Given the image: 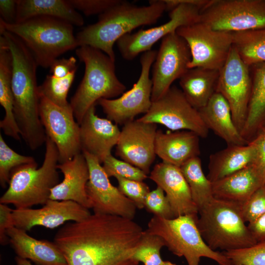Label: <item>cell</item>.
Here are the masks:
<instances>
[{"instance_id": "277c9868", "label": "cell", "mask_w": 265, "mask_h": 265, "mask_svg": "<svg viewBox=\"0 0 265 265\" xmlns=\"http://www.w3.org/2000/svg\"><path fill=\"white\" fill-rule=\"evenodd\" d=\"M19 37L31 52L38 66L50 68L61 54L79 47L73 26L49 17H34L7 24L0 19V30Z\"/></svg>"}, {"instance_id": "7bdbcfd3", "label": "cell", "mask_w": 265, "mask_h": 265, "mask_svg": "<svg viewBox=\"0 0 265 265\" xmlns=\"http://www.w3.org/2000/svg\"><path fill=\"white\" fill-rule=\"evenodd\" d=\"M50 73L55 77L62 78L73 71H77V60L74 56L68 58L57 59L52 64Z\"/></svg>"}, {"instance_id": "d4e9b609", "label": "cell", "mask_w": 265, "mask_h": 265, "mask_svg": "<svg viewBox=\"0 0 265 265\" xmlns=\"http://www.w3.org/2000/svg\"><path fill=\"white\" fill-rule=\"evenodd\" d=\"M212 184L214 198L241 206L265 182L251 164Z\"/></svg>"}, {"instance_id": "f35d334b", "label": "cell", "mask_w": 265, "mask_h": 265, "mask_svg": "<svg viewBox=\"0 0 265 265\" xmlns=\"http://www.w3.org/2000/svg\"><path fill=\"white\" fill-rule=\"evenodd\" d=\"M118 188L121 192L131 200L137 208H144L145 199L150 191L148 186L143 181L118 178Z\"/></svg>"}, {"instance_id": "4fadbf2b", "label": "cell", "mask_w": 265, "mask_h": 265, "mask_svg": "<svg viewBox=\"0 0 265 265\" xmlns=\"http://www.w3.org/2000/svg\"><path fill=\"white\" fill-rule=\"evenodd\" d=\"M157 54L152 50L145 52L141 56V70L139 77L133 86L116 99H101L99 105L106 114V118L118 125L133 121L137 115L147 113L152 101V81L150 72Z\"/></svg>"}, {"instance_id": "30bf717a", "label": "cell", "mask_w": 265, "mask_h": 265, "mask_svg": "<svg viewBox=\"0 0 265 265\" xmlns=\"http://www.w3.org/2000/svg\"><path fill=\"white\" fill-rule=\"evenodd\" d=\"M199 21L230 32L265 28V0H210Z\"/></svg>"}, {"instance_id": "bcb514c9", "label": "cell", "mask_w": 265, "mask_h": 265, "mask_svg": "<svg viewBox=\"0 0 265 265\" xmlns=\"http://www.w3.org/2000/svg\"><path fill=\"white\" fill-rule=\"evenodd\" d=\"M247 227L257 243L265 241V213L248 223Z\"/></svg>"}, {"instance_id": "74e56055", "label": "cell", "mask_w": 265, "mask_h": 265, "mask_svg": "<svg viewBox=\"0 0 265 265\" xmlns=\"http://www.w3.org/2000/svg\"><path fill=\"white\" fill-rule=\"evenodd\" d=\"M144 208L155 216L165 219L175 218L164 192L159 186L147 194Z\"/></svg>"}, {"instance_id": "7dc6e473", "label": "cell", "mask_w": 265, "mask_h": 265, "mask_svg": "<svg viewBox=\"0 0 265 265\" xmlns=\"http://www.w3.org/2000/svg\"><path fill=\"white\" fill-rule=\"evenodd\" d=\"M17 265H32L28 260L21 258L18 256L15 257Z\"/></svg>"}, {"instance_id": "7402d4cb", "label": "cell", "mask_w": 265, "mask_h": 265, "mask_svg": "<svg viewBox=\"0 0 265 265\" xmlns=\"http://www.w3.org/2000/svg\"><path fill=\"white\" fill-rule=\"evenodd\" d=\"M57 168L62 173L64 178L51 189L49 199L72 201L90 209L86 193L89 171L83 153L78 154L70 160L58 163Z\"/></svg>"}, {"instance_id": "8d00e7d4", "label": "cell", "mask_w": 265, "mask_h": 265, "mask_svg": "<svg viewBox=\"0 0 265 265\" xmlns=\"http://www.w3.org/2000/svg\"><path fill=\"white\" fill-rule=\"evenodd\" d=\"M222 253L233 265H265V241L247 248Z\"/></svg>"}, {"instance_id": "d6986e66", "label": "cell", "mask_w": 265, "mask_h": 265, "mask_svg": "<svg viewBox=\"0 0 265 265\" xmlns=\"http://www.w3.org/2000/svg\"><path fill=\"white\" fill-rule=\"evenodd\" d=\"M90 214L88 209L74 201L50 199L40 209L12 211L14 226L26 232L35 226L54 229L67 221H81Z\"/></svg>"}, {"instance_id": "52a82bcc", "label": "cell", "mask_w": 265, "mask_h": 265, "mask_svg": "<svg viewBox=\"0 0 265 265\" xmlns=\"http://www.w3.org/2000/svg\"><path fill=\"white\" fill-rule=\"evenodd\" d=\"M198 213V229L212 250H237L257 243L245 225L239 205L213 197Z\"/></svg>"}, {"instance_id": "60d3db41", "label": "cell", "mask_w": 265, "mask_h": 265, "mask_svg": "<svg viewBox=\"0 0 265 265\" xmlns=\"http://www.w3.org/2000/svg\"><path fill=\"white\" fill-rule=\"evenodd\" d=\"M77 10L86 16L100 15L119 3L121 0H68Z\"/></svg>"}, {"instance_id": "7c38bea8", "label": "cell", "mask_w": 265, "mask_h": 265, "mask_svg": "<svg viewBox=\"0 0 265 265\" xmlns=\"http://www.w3.org/2000/svg\"><path fill=\"white\" fill-rule=\"evenodd\" d=\"M138 119L160 124L172 131H191L202 138L207 137L209 132L199 110L188 103L181 89L174 85L152 102L148 111Z\"/></svg>"}, {"instance_id": "d6a6232c", "label": "cell", "mask_w": 265, "mask_h": 265, "mask_svg": "<svg viewBox=\"0 0 265 265\" xmlns=\"http://www.w3.org/2000/svg\"><path fill=\"white\" fill-rule=\"evenodd\" d=\"M76 71L69 73L64 77L58 78L47 75L43 82L38 86L40 97H43L54 104L60 106L70 105L67 97L73 82Z\"/></svg>"}, {"instance_id": "681fc988", "label": "cell", "mask_w": 265, "mask_h": 265, "mask_svg": "<svg viewBox=\"0 0 265 265\" xmlns=\"http://www.w3.org/2000/svg\"><path fill=\"white\" fill-rule=\"evenodd\" d=\"M264 126H265V123L264 125L263 126V127H264ZM263 127H262V128H263Z\"/></svg>"}, {"instance_id": "f6af8a7d", "label": "cell", "mask_w": 265, "mask_h": 265, "mask_svg": "<svg viewBox=\"0 0 265 265\" xmlns=\"http://www.w3.org/2000/svg\"><path fill=\"white\" fill-rule=\"evenodd\" d=\"M17 11V0H0V19L7 24L16 22Z\"/></svg>"}, {"instance_id": "e575fe53", "label": "cell", "mask_w": 265, "mask_h": 265, "mask_svg": "<svg viewBox=\"0 0 265 265\" xmlns=\"http://www.w3.org/2000/svg\"><path fill=\"white\" fill-rule=\"evenodd\" d=\"M36 162L30 156L20 155L12 150L0 134V184L5 188L12 171L21 165Z\"/></svg>"}, {"instance_id": "5b68a950", "label": "cell", "mask_w": 265, "mask_h": 265, "mask_svg": "<svg viewBox=\"0 0 265 265\" xmlns=\"http://www.w3.org/2000/svg\"><path fill=\"white\" fill-rule=\"evenodd\" d=\"M76 54L85 65L82 80L70 103L80 125L87 110L99 100L118 97L126 87L116 75L115 61L102 51L83 46L76 49Z\"/></svg>"}, {"instance_id": "ac0fdd59", "label": "cell", "mask_w": 265, "mask_h": 265, "mask_svg": "<svg viewBox=\"0 0 265 265\" xmlns=\"http://www.w3.org/2000/svg\"><path fill=\"white\" fill-rule=\"evenodd\" d=\"M157 124L138 119L125 124L121 130L115 154L146 174L155 157Z\"/></svg>"}, {"instance_id": "44dd1931", "label": "cell", "mask_w": 265, "mask_h": 265, "mask_svg": "<svg viewBox=\"0 0 265 265\" xmlns=\"http://www.w3.org/2000/svg\"><path fill=\"white\" fill-rule=\"evenodd\" d=\"M149 178L165 193L175 217L184 215L198 216V208L180 167L159 163L151 171Z\"/></svg>"}, {"instance_id": "83f0119b", "label": "cell", "mask_w": 265, "mask_h": 265, "mask_svg": "<svg viewBox=\"0 0 265 265\" xmlns=\"http://www.w3.org/2000/svg\"><path fill=\"white\" fill-rule=\"evenodd\" d=\"M17 3L15 23L39 16L55 18L79 26L84 23L82 15L68 0H17Z\"/></svg>"}, {"instance_id": "9a60e30c", "label": "cell", "mask_w": 265, "mask_h": 265, "mask_svg": "<svg viewBox=\"0 0 265 265\" xmlns=\"http://www.w3.org/2000/svg\"><path fill=\"white\" fill-rule=\"evenodd\" d=\"M191 60L188 44L176 32L162 39L153 66L152 102L162 96L172 83L185 74Z\"/></svg>"}, {"instance_id": "8fae6325", "label": "cell", "mask_w": 265, "mask_h": 265, "mask_svg": "<svg viewBox=\"0 0 265 265\" xmlns=\"http://www.w3.org/2000/svg\"><path fill=\"white\" fill-rule=\"evenodd\" d=\"M176 33L189 46L191 54L189 69L220 70L233 46V32L213 29L200 21L180 27Z\"/></svg>"}, {"instance_id": "1f68e13d", "label": "cell", "mask_w": 265, "mask_h": 265, "mask_svg": "<svg viewBox=\"0 0 265 265\" xmlns=\"http://www.w3.org/2000/svg\"><path fill=\"white\" fill-rule=\"evenodd\" d=\"M180 168L199 210L213 198L212 182L205 175L199 157L188 160Z\"/></svg>"}, {"instance_id": "e0dca14e", "label": "cell", "mask_w": 265, "mask_h": 265, "mask_svg": "<svg viewBox=\"0 0 265 265\" xmlns=\"http://www.w3.org/2000/svg\"><path fill=\"white\" fill-rule=\"evenodd\" d=\"M39 114L46 135L57 148L58 163L70 160L81 153L80 125L75 120L70 104L64 107L60 106L41 97Z\"/></svg>"}, {"instance_id": "4316f807", "label": "cell", "mask_w": 265, "mask_h": 265, "mask_svg": "<svg viewBox=\"0 0 265 265\" xmlns=\"http://www.w3.org/2000/svg\"><path fill=\"white\" fill-rule=\"evenodd\" d=\"M256 155L253 141L243 145H228L211 155L207 177L212 183L222 179L252 164Z\"/></svg>"}, {"instance_id": "ba28073f", "label": "cell", "mask_w": 265, "mask_h": 265, "mask_svg": "<svg viewBox=\"0 0 265 265\" xmlns=\"http://www.w3.org/2000/svg\"><path fill=\"white\" fill-rule=\"evenodd\" d=\"M197 218L184 215L165 219L154 215L146 230L160 237L174 255L184 257L188 265H199L201 257L213 260L219 265H233L223 253L212 250L204 241L196 224Z\"/></svg>"}, {"instance_id": "3957f363", "label": "cell", "mask_w": 265, "mask_h": 265, "mask_svg": "<svg viewBox=\"0 0 265 265\" xmlns=\"http://www.w3.org/2000/svg\"><path fill=\"white\" fill-rule=\"evenodd\" d=\"M166 11L164 0H150L138 6L125 0L99 15L98 21L77 34L79 47L88 46L102 51L115 61L113 46L123 36L135 28L157 23Z\"/></svg>"}, {"instance_id": "c3c4849f", "label": "cell", "mask_w": 265, "mask_h": 265, "mask_svg": "<svg viewBox=\"0 0 265 265\" xmlns=\"http://www.w3.org/2000/svg\"><path fill=\"white\" fill-rule=\"evenodd\" d=\"M163 265H176L175 264H174L170 261H164Z\"/></svg>"}, {"instance_id": "603a6c76", "label": "cell", "mask_w": 265, "mask_h": 265, "mask_svg": "<svg viewBox=\"0 0 265 265\" xmlns=\"http://www.w3.org/2000/svg\"><path fill=\"white\" fill-rule=\"evenodd\" d=\"M200 136L189 131L164 132L158 130L155 153L162 162L180 167L200 154Z\"/></svg>"}, {"instance_id": "4dcf8cb0", "label": "cell", "mask_w": 265, "mask_h": 265, "mask_svg": "<svg viewBox=\"0 0 265 265\" xmlns=\"http://www.w3.org/2000/svg\"><path fill=\"white\" fill-rule=\"evenodd\" d=\"M233 46L248 66L265 62V28L233 32Z\"/></svg>"}, {"instance_id": "836d02e7", "label": "cell", "mask_w": 265, "mask_h": 265, "mask_svg": "<svg viewBox=\"0 0 265 265\" xmlns=\"http://www.w3.org/2000/svg\"><path fill=\"white\" fill-rule=\"evenodd\" d=\"M164 246L160 237L146 230L132 257L144 265H163L164 261L160 256V250Z\"/></svg>"}, {"instance_id": "ffe728a7", "label": "cell", "mask_w": 265, "mask_h": 265, "mask_svg": "<svg viewBox=\"0 0 265 265\" xmlns=\"http://www.w3.org/2000/svg\"><path fill=\"white\" fill-rule=\"evenodd\" d=\"M95 106L87 110L80 124V142L81 152L92 155L102 163L111 154L121 130L108 119L99 117Z\"/></svg>"}, {"instance_id": "9c48e42d", "label": "cell", "mask_w": 265, "mask_h": 265, "mask_svg": "<svg viewBox=\"0 0 265 265\" xmlns=\"http://www.w3.org/2000/svg\"><path fill=\"white\" fill-rule=\"evenodd\" d=\"M210 0H164L170 20L158 26L128 33L116 42L122 57L132 60L140 53L151 50L159 39L176 32L180 27L199 22L201 9Z\"/></svg>"}, {"instance_id": "8992f818", "label": "cell", "mask_w": 265, "mask_h": 265, "mask_svg": "<svg viewBox=\"0 0 265 265\" xmlns=\"http://www.w3.org/2000/svg\"><path fill=\"white\" fill-rule=\"evenodd\" d=\"M46 151L42 165L36 162L14 169L8 187L0 198V203L12 204L15 209L44 205L49 199L51 189L59 181L57 171L59 153L55 143L46 135Z\"/></svg>"}, {"instance_id": "ab89813d", "label": "cell", "mask_w": 265, "mask_h": 265, "mask_svg": "<svg viewBox=\"0 0 265 265\" xmlns=\"http://www.w3.org/2000/svg\"><path fill=\"white\" fill-rule=\"evenodd\" d=\"M240 209L245 222L250 223L265 213V184L256 190Z\"/></svg>"}, {"instance_id": "5bb4252c", "label": "cell", "mask_w": 265, "mask_h": 265, "mask_svg": "<svg viewBox=\"0 0 265 265\" xmlns=\"http://www.w3.org/2000/svg\"><path fill=\"white\" fill-rule=\"evenodd\" d=\"M251 88L250 67L242 61L233 46L219 70L216 92L229 104L233 121L240 132L245 122Z\"/></svg>"}, {"instance_id": "d590c367", "label": "cell", "mask_w": 265, "mask_h": 265, "mask_svg": "<svg viewBox=\"0 0 265 265\" xmlns=\"http://www.w3.org/2000/svg\"><path fill=\"white\" fill-rule=\"evenodd\" d=\"M103 163V168L108 177L140 181H143L148 178L147 174L139 168L123 160L115 158L111 154L107 156Z\"/></svg>"}, {"instance_id": "6da1fadb", "label": "cell", "mask_w": 265, "mask_h": 265, "mask_svg": "<svg viewBox=\"0 0 265 265\" xmlns=\"http://www.w3.org/2000/svg\"><path fill=\"white\" fill-rule=\"evenodd\" d=\"M143 232L132 219L94 212L65 224L53 242L67 265H139L132 256Z\"/></svg>"}, {"instance_id": "cb8c5ba5", "label": "cell", "mask_w": 265, "mask_h": 265, "mask_svg": "<svg viewBox=\"0 0 265 265\" xmlns=\"http://www.w3.org/2000/svg\"><path fill=\"white\" fill-rule=\"evenodd\" d=\"M10 243L17 256L36 265H67L63 255L54 242L35 238L15 226L6 231Z\"/></svg>"}, {"instance_id": "2e32d148", "label": "cell", "mask_w": 265, "mask_h": 265, "mask_svg": "<svg viewBox=\"0 0 265 265\" xmlns=\"http://www.w3.org/2000/svg\"><path fill=\"white\" fill-rule=\"evenodd\" d=\"M82 153L89 168V178L86 185V193L90 208L94 212L133 220L137 209L133 202L111 184L97 158L86 152Z\"/></svg>"}, {"instance_id": "7a4b0ae2", "label": "cell", "mask_w": 265, "mask_h": 265, "mask_svg": "<svg viewBox=\"0 0 265 265\" xmlns=\"http://www.w3.org/2000/svg\"><path fill=\"white\" fill-rule=\"evenodd\" d=\"M0 33L12 55L14 114L21 136L26 143L39 142L46 133L39 114L40 97L36 78L38 65L19 37L5 30Z\"/></svg>"}, {"instance_id": "ee69618b", "label": "cell", "mask_w": 265, "mask_h": 265, "mask_svg": "<svg viewBox=\"0 0 265 265\" xmlns=\"http://www.w3.org/2000/svg\"><path fill=\"white\" fill-rule=\"evenodd\" d=\"M12 211L7 204L0 203V243L2 245L9 243L6 231L14 226Z\"/></svg>"}, {"instance_id": "b9f144b4", "label": "cell", "mask_w": 265, "mask_h": 265, "mask_svg": "<svg viewBox=\"0 0 265 265\" xmlns=\"http://www.w3.org/2000/svg\"><path fill=\"white\" fill-rule=\"evenodd\" d=\"M251 141L254 143L256 148V158L252 165L265 182V126Z\"/></svg>"}, {"instance_id": "484cf974", "label": "cell", "mask_w": 265, "mask_h": 265, "mask_svg": "<svg viewBox=\"0 0 265 265\" xmlns=\"http://www.w3.org/2000/svg\"><path fill=\"white\" fill-rule=\"evenodd\" d=\"M199 111L209 130H212L228 145L249 143L236 126L229 104L220 93L216 92Z\"/></svg>"}, {"instance_id": "f546056e", "label": "cell", "mask_w": 265, "mask_h": 265, "mask_svg": "<svg viewBox=\"0 0 265 265\" xmlns=\"http://www.w3.org/2000/svg\"><path fill=\"white\" fill-rule=\"evenodd\" d=\"M252 88L246 118L241 134L248 143L265 123V62L250 66Z\"/></svg>"}, {"instance_id": "f1b7e54d", "label": "cell", "mask_w": 265, "mask_h": 265, "mask_svg": "<svg viewBox=\"0 0 265 265\" xmlns=\"http://www.w3.org/2000/svg\"><path fill=\"white\" fill-rule=\"evenodd\" d=\"M219 70L195 67L189 69L179 79L185 98L195 109L205 106L216 92Z\"/></svg>"}]
</instances>
